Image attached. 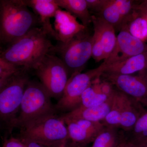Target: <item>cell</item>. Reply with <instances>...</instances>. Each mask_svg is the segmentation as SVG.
<instances>
[{
    "mask_svg": "<svg viewBox=\"0 0 147 147\" xmlns=\"http://www.w3.org/2000/svg\"></svg>",
    "mask_w": 147,
    "mask_h": 147,
    "instance_id": "38",
    "label": "cell"
},
{
    "mask_svg": "<svg viewBox=\"0 0 147 147\" xmlns=\"http://www.w3.org/2000/svg\"><path fill=\"white\" fill-rule=\"evenodd\" d=\"M147 68V53L135 55L121 61L107 65L103 73L131 75Z\"/></svg>",
    "mask_w": 147,
    "mask_h": 147,
    "instance_id": "15",
    "label": "cell"
},
{
    "mask_svg": "<svg viewBox=\"0 0 147 147\" xmlns=\"http://www.w3.org/2000/svg\"><path fill=\"white\" fill-rule=\"evenodd\" d=\"M101 76L120 91L141 105L147 106V82L142 76L103 73Z\"/></svg>",
    "mask_w": 147,
    "mask_h": 147,
    "instance_id": "9",
    "label": "cell"
},
{
    "mask_svg": "<svg viewBox=\"0 0 147 147\" xmlns=\"http://www.w3.org/2000/svg\"><path fill=\"white\" fill-rule=\"evenodd\" d=\"M88 28L68 42H59L53 47L52 52L58 54V57L67 69L69 77L82 72L87 62L92 57L93 34H90Z\"/></svg>",
    "mask_w": 147,
    "mask_h": 147,
    "instance_id": "5",
    "label": "cell"
},
{
    "mask_svg": "<svg viewBox=\"0 0 147 147\" xmlns=\"http://www.w3.org/2000/svg\"><path fill=\"white\" fill-rule=\"evenodd\" d=\"M144 111L142 105L127 95L121 113L119 128L128 132L131 131L139 117Z\"/></svg>",
    "mask_w": 147,
    "mask_h": 147,
    "instance_id": "17",
    "label": "cell"
},
{
    "mask_svg": "<svg viewBox=\"0 0 147 147\" xmlns=\"http://www.w3.org/2000/svg\"><path fill=\"white\" fill-rule=\"evenodd\" d=\"M122 29H125L131 35L144 42L147 38V18L135 9L124 20Z\"/></svg>",
    "mask_w": 147,
    "mask_h": 147,
    "instance_id": "19",
    "label": "cell"
},
{
    "mask_svg": "<svg viewBox=\"0 0 147 147\" xmlns=\"http://www.w3.org/2000/svg\"><path fill=\"white\" fill-rule=\"evenodd\" d=\"M135 9L147 18V0L137 1Z\"/></svg>",
    "mask_w": 147,
    "mask_h": 147,
    "instance_id": "30",
    "label": "cell"
},
{
    "mask_svg": "<svg viewBox=\"0 0 147 147\" xmlns=\"http://www.w3.org/2000/svg\"><path fill=\"white\" fill-rule=\"evenodd\" d=\"M145 53H147V43L131 35L125 29H122L117 36L114 50L103 61L109 65Z\"/></svg>",
    "mask_w": 147,
    "mask_h": 147,
    "instance_id": "10",
    "label": "cell"
},
{
    "mask_svg": "<svg viewBox=\"0 0 147 147\" xmlns=\"http://www.w3.org/2000/svg\"><path fill=\"white\" fill-rule=\"evenodd\" d=\"M38 24V16L24 0L0 1V43L10 45Z\"/></svg>",
    "mask_w": 147,
    "mask_h": 147,
    "instance_id": "2",
    "label": "cell"
},
{
    "mask_svg": "<svg viewBox=\"0 0 147 147\" xmlns=\"http://www.w3.org/2000/svg\"><path fill=\"white\" fill-rule=\"evenodd\" d=\"M3 147H25L23 142L20 139L11 137L5 139Z\"/></svg>",
    "mask_w": 147,
    "mask_h": 147,
    "instance_id": "29",
    "label": "cell"
},
{
    "mask_svg": "<svg viewBox=\"0 0 147 147\" xmlns=\"http://www.w3.org/2000/svg\"><path fill=\"white\" fill-rule=\"evenodd\" d=\"M26 71L19 69L0 90V121L10 131L14 128L24 90L29 81Z\"/></svg>",
    "mask_w": 147,
    "mask_h": 147,
    "instance_id": "6",
    "label": "cell"
},
{
    "mask_svg": "<svg viewBox=\"0 0 147 147\" xmlns=\"http://www.w3.org/2000/svg\"><path fill=\"white\" fill-rule=\"evenodd\" d=\"M68 138L67 127L56 114L39 119L21 128V139L33 141L43 146L59 147Z\"/></svg>",
    "mask_w": 147,
    "mask_h": 147,
    "instance_id": "4",
    "label": "cell"
},
{
    "mask_svg": "<svg viewBox=\"0 0 147 147\" xmlns=\"http://www.w3.org/2000/svg\"><path fill=\"white\" fill-rule=\"evenodd\" d=\"M20 69L0 57V76L9 77Z\"/></svg>",
    "mask_w": 147,
    "mask_h": 147,
    "instance_id": "27",
    "label": "cell"
},
{
    "mask_svg": "<svg viewBox=\"0 0 147 147\" xmlns=\"http://www.w3.org/2000/svg\"><path fill=\"white\" fill-rule=\"evenodd\" d=\"M2 52V51L1 50V47H0V57H1V55Z\"/></svg>",
    "mask_w": 147,
    "mask_h": 147,
    "instance_id": "35",
    "label": "cell"
},
{
    "mask_svg": "<svg viewBox=\"0 0 147 147\" xmlns=\"http://www.w3.org/2000/svg\"><path fill=\"white\" fill-rule=\"evenodd\" d=\"M110 96L102 94L92 83V85L82 94L79 106L84 108L96 107L106 102Z\"/></svg>",
    "mask_w": 147,
    "mask_h": 147,
    "instance_id": "22",
    "label": "cell"
},
{
    "mask_svg": "<svg viewBox=\"0 0 147 147\" xmlns=\"http://www.w3.org/2000/svg\"><path fill=\"white\" fill-rule=\"evenodd\" d=\"M54 46L41 27H36L9 45L1 57L17 68L34 69Z\"/></svg>",
    "mask_w": 147,
    "mask_h": 147,
    "instance_id": "1",
    "label": "cell"
},
{
    "mask_svg": "<svg viewBox=\"0 0 147 147\" xmlns=\"http://www.w3.org/2000/svg\"><path fill=\"white\" fill-rule=\"evenodd\" d=\"M106 67L107 64L103 61L96 68L71 75L63 94L55 105L56 110L66 113L78 108L81 104L82 94L92 85L94 80L101 76Z\"/></svg>",
    "mask_w": 147,
    "mask_h": 147,
    "instance_id": "8",
    "label": "cell"
},
{
    "mask_svg": "<svg viewBox=\"0 0 147 147\" xmlns=\"http://www.w3.org/2000/svg\"><path fill=\"white\" fill-rule=\"evenodd\" d=\"M23 142L25 147H44L42 145L38 144L36 142L30 141V140L20 139Z\"/></svg>",
    "mask_w": 147,
    "mask_h": 147,
    "instance_id": "31",
    "label": "cell"
},
{
    "mask_svg": "<svg viewBox=\"0 0 147 147\" xmlns=\"http://www.w3.org/2000/svg\"><path fill=\"white\" fill-rule=\"evenodd\" d=\"M126 97V94L116 90L110 113L101 122L105 126L119 128L121 113Z\"/></svg>",
    "mask_w": 147,
    "mask_h": 147,
    "instance_id": "20",
    "label": "cell"
},
{
    "mask_svg": "<svg viewBox=\"0 0 147 147\" xmlns=\"http://www.w3.org/2000/svg\"><path fill=\"white\" fill-rule=\"evenodd\" d=\"M39 18L40 24L43 31L49 36L57 40V33L50 22L57 11L60 9L55 0H24Z\"/></svg>",
    "mask_w": 147,
    "mask_h": 147,
    "instance_id": "12",
    "label": "cell"
},
{
    "mask_svg": "<svg viewBox=\"0 0 147 147\" xmlns=\"http://www.w3.org/2000/svg\"><path fill=\"white\" fill-rule=\"evenodd\" d=\"M92 22L94 31L98 35L102 43L106 59L111 55L115 46L117 41L115 30L102 18L96 15H92Z\"/></svg>",
    "mask_w": 147,
    "mask_h": 147,
    "instance_id": "16",
    "label": "cell"
},
{
    "mask_svg": "<svg viewBox=\"0 0 147 147\" xmlns=\"http://www.w3.org/2000/svg\"><path fill=\"white\" fill-rule=\"evenodd\" d=\"M92 57L96 62L105 59V56L103 47L100 42V38L96 32L93 34V45L92 47Z\"/></svg>",
    "mask_w": 147,
    "mask_h": 147,
    "instance_id": "26",
    "label": "cell"
},
{
    "mask_svg": "<svg viewBox=\"0 0 147 147\" xmlns=\"http://www.w3.org/2000/svg\"><path fill=\"white\" fill-rule=\"evenodd\" d=\"M118 134L117 128L105 126L94 139L92 147H112Z\"/></svg>",
    "mask_w": 147,
    "mask_h": 147,
    "instance_id": "23",
    "label": "cell"
},
{
    "mask_svg": "<svg viewBox=\"0 0 147 147\" xmlns=\"http://www.w3.org/2000/svg\"><path fill=\"white\" fill-rule=\"evenodd\" d=\"M34 69L40 83L51 97L60 98L69 78L67 69L60 58L51 51Z\"/></svg>",
    "mask_w": 147,
    "mask_h": 147,
    "instance_id": "7",
    "label": "cell"
},
{
    "mask_svg": "<svg viewBox=\"0 0 147 147\" xmlns=\"http://www.w3.org/2000/svg\"><path fill=\"white\" fill-rule=\"evenodd\" d=\"M143 144L146 145V147H147V140L146 142H145L144 143H143Z\"/></svg>",
    "mask_w": 147,
    "mask_h": 147,
    "instance_id": "34",
    "label": "cell"
},
{
    "mask_svg": "<svg viewBox=\"0 0 147 147\" xmlns=\"http://www.w3.org/2000/svg\"><path fill=\"white\" fill-rule=\"evenodd\" d=\"M137 1L131 0H113L114 4L123 18V21L134 11Z\"/></svg>",
    "mask_w": 147,
    "mask_h": 147,
    "instance_id": "25",
    "label": "cell"
},
{
    "mask_svg": "<svg viewBox=\"0 0 147 147\" xmlns=\"http://www.w3.org/2000/svg\"><path fill=\"white\" fill-rule=\"evenodd\" d=\"M51 98L41 83L29 81L24 90L14 127L22 128L39 119L56 114Z\"/></svg>",
    "mask_w": 147,
    "mask_h": 147,
    "instance_id": "3",
    "label": "cell"
},
{
    "mask_svg": "<svg viewBox=\"0 0 147 147\" xmlns=\"http://www.w3.org/2000/svg\"><path fill=\"white\" fill-rule=\"evenodd\" d=\"M139 75L143 77L147 82V68L144 71L139 72Z\"/></svg>",
    "mask_w": 147,
    "mask_h": 147,
    "instance_id": "33",
    "label": "cell"
},
{
    "mask_svg": "<svg viewBox=\"0 0 147 147\" xmlns=\"http://www.w3.org/2000/svg\"><path fill=\"white\" fill-rule=\"evenodd\" d=\"M60 8H63L82 22L86 28L92 22V15L86 0H55Z\"/></svg>",
    "mask_w": 147,
    "mask_h": 147,
    "instance_id": "18",
    "label": "cell"
},
{
    "mask_svg": "<svg viewBox=\"0 0 147 147\" xmlns=\"http://www.w3.org/2000/svg\"><path fill=\"white\" fill-rule=\"evenodd\" d=\"M115 91L106 102L99 106L92 108H84L79 106L70 112L64 113L61 116L60 118L65 123L70 121L79 119L101 122L110 113Z\"/></svg>",
    "mask_w": 147,
    "mask_h": 147,
    "instance_id": "13",
    "label": "cell"
},
{
    "mask_svg": "<svg viewBox=\"0 0 147 147\" xmlns=\"http://www.w3.org/2000/svg\"><path fill=\"white\" fill-rule=\"evenodd\" d=\"M1 125H0V130H1Z\"/></svg>",
    "mask_w": 147,
    "mask_h": 147,
    "instance_id": "37",
    "label": "cell"
},
{
    "mask_svg": "<svg viewBox=\"0 0 147 147\" xmlns=\"http://www.w3.org/2000/svg\"><path fill=\"white\" fill-rule=\"evenodd\" d=\"M87 6L90 13L96 15L101 11L105 5L107 0H86Z\"/></svg>",
    "mask_w": 147,
    "mask_h": 147,
    "instance_id": "28",
    "label": "cell"
},
{
    "mask_svg": "<svg viewBox=\"0 0 147 147\" xmlns=\"http://www.w3.org/2000/svg\"><path fill=\"white\" fill-rule=\"evenodd\" d=\"M63 146H64V144H63L62 145H61V146H60L59 147H64Z\"/></svg>",
    "mask_w": 147,
    "mask_h": 147,
    "instance_id": "36",
    "label": "cell"
},
{
    "mask_svg": "<svg viewBox=\"0 0 147 147\" xmlns=\"http://www.w3.org/2000/svg\"><path fill=\"white\" fill-rule=\"evenodd\" d=\"M68 137L75 142L84 143L96 136L105 128L100 122L79 119L65 123Z\"/></svg>",
    "mask_w": 147,
    "mask_h": 147,
    "instance_id": "14",
    "label": "cell"
},
{
    "mask_svg": "<svg viewBox=\"0 0 147 147\" xmlns=\"http://www.w3.org/2000/svg\"><path fill=\"white\" fill-rule=\"evenodd\" d=\"M136 141L143 144L147 140V111L142 113L131 131H129Z\"/></svg>",
    "mask_w": 147,
    "mask_h": 147,
    "instance_id": "24",
    "label": "cell"
},
{
    "mask_svg": "<svg viewBox=\"0 0 147 147\" xmlns=\"http://www.w3.org/2000/svg\"><path fill=\"white\" fill-rule=\"evenodd\" d=\"M94 15L102 18L112 26L115 31L120 30L123 18L114 4L113 0H107V2L99 13Z\"/></svg>",
    "mask_w": 147,
    "mask_h": 147,
    "instance_id": "21",
    "label": "cell"
},
{
    "mask_svg": "<svg viewBox=\"0 0 147 147\" xmlns=\"http://www.w3.org/2000/svg\"><path fill=\"white\" fill-rule=\"evenodd\" d=\"M11 76L9 77H6L0 76V90L7 83V82H8V81Z\"/></svg>",
    "mask_w": 147,
    "mask_h": 147,
    "instance_id": "32",
    "label": "cell"
},
{
    "mask_svg": "<svg viewBox=\"0 0 147 147\" xmlns=\"http://www.w3.org/2000/svg\"><path fill=\"white\" fill-rule=\"evenodd\" d=\"M54 18V28L59 42H68L87 28L78 22L77 18L71 13L61 9L57 11Z\"/></svg>",
    "mask_w": 147,
    "mask_h": 147,
    "instance_id": "11",
    "label": "cell"
}]
</instances>
